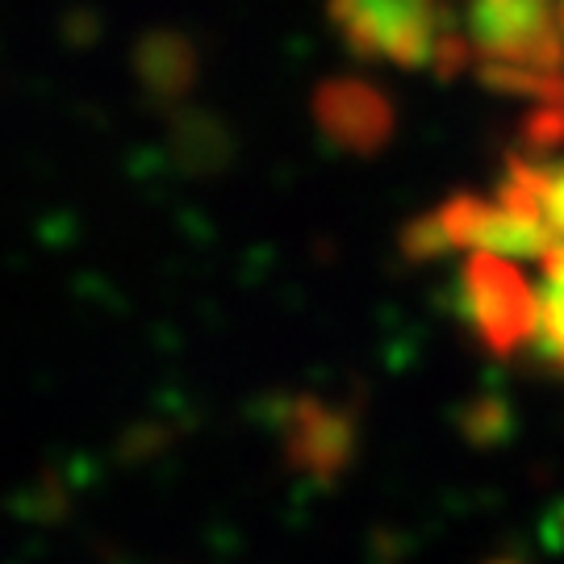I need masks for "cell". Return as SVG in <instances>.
Returning <instances> with one entry per match:
<instances>
[{"label":"cell","instance_id":"obj_1","mask_svg":"<svg viewBox=\"0 0 564 564\" xmlns=\"http://www.w3.org/2000/svg\"><path fill=\"white\" fill-rule=\"evenodd\" d=\"M531 263L535 276L523 281L498 263L473 260V305L489 339L531 343L564 377V239H547Z\"/></svg>","mask_w":564,"mask_h":564},{"label":"cell","instance_id":"obj_2","mask_svg":"<svg viewBox=\"0 0 564 564\" xmlns=\"http://www.w3.org/2000/svg\"><path fill=\"white\" fill-rule=\"evenodd\" d=\"M343 30L364 51L414 55L423 46V4L419 0H335Z\"/></svg>","mask_w":564,"mask_h":564}]
</instances>
